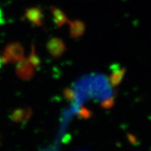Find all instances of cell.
<instances>
[{
  "label": "cell",
  "mask_w": 151,
  "mask_h": 151,
  "mask_svg": "<svg viewBox=\"0 0 151 151\" xmlns=\"http://www.w3.org/2000/svg\"><path fill=\"white\" fill-rule=\"evenodd\" d=\"M23 46L20 42H11L5 48L2 61L4 63H16L24 59Z\"/></svg>",
  "instance_id": "obj_2"
},
{
  "label": "cell",
  "mask_w": 151,
  "mask_h": 151,
  "mask_svg": "<svg viewBox=\"0 0 151 151\" xmlns=\"http://www.w3.org/2000/svg\"><path fill=\"white\" fill-rule=\"evenodd\" d=\"M126 73L125 68H121L119 65L111 66V73L109 76V81L113 87H116L120 84Z\"/></svg>",
  "instance_id": "obj_6"
},
{
  "label": "cell",
  "mask_w": 151,
  "mask_h": 151,
  "mask_svg": "<svg viewBox=\"0 0 151 151\" xmlns=\"http://www.w3.org/2000/svg\"><path fill=\"white\" fill-rule=\"evenodd\" d=\"M27 60H29L30 63L32 64L33 67L36 69V68H38L40 66V63H41V60H40V56L36 53V48H35V46L33 44L31 46V50H30V53L29 55Z\"/></svg>",
  "instance_id": "obj_10"
},
{
  "label": "cell",
  "mask_w": 151,
  "mask_h": 151,
  "mask_svg": "<svg viewBox=\"0 0 151 151\" xmlns=\"http://www.w3.org/2000/svg\"><path fill=\"white\" fill-rule=\"evenodd\" d=\"M78 115L83 119H89L92 116V112L86 108L82 107L78 112Z\"/></svg>",
  "instance_id": "obj_11"
},
{
  "label": "cell",
  "mask_w": 151,
  "mask_h": 151,
  "mask_svg": "<svg viewBox=\"0 0 151 151\" xmlns=\"http://www.w3.org/2000/svg\"><path fill=\"white\" fill-rule=\"evenodd\" d=\"M16 73L20 80H29L35 75V68L27 59L24 58L16 63Z\"/></svg>",
  "instance_id": "obj_4"
},
{
  "label": "cell",
  "mask_w": 151,
  "mask_h": 151,
  "mask_svg": "<svg viewBox=\"0 0 151 151\" xmlns=\"http://www.w3.org/2000/svg\"><path fill=\"white\" fill-rule=\"evenodd\" d=\"M24 17L29 22L36 26L44 25V15L42 11L37 7H32L26 10Z\"/></svg>",
  "instance_id": "obj_5"
},
{
  "label": "cell",
  "mask_w": 151,
  "mask_h": 151,
  "mask_svg": "<svg viewBox=\"0 0 151 151\" xmlns=\"http://www.w3.org/2000/svg\"><path fill=\"white\" fill-rule=\"evenodd\" d=\"M74 101L80 104L86 100L94 99L102 104L110 99H114L113 86L104 74L94 73L86 76L76 83L73 89Z\"/></svg>",
  "instance_id": "obj_1"
},
{
  "label": "cell",
  "mask_w": 151,
  "mask_h": 151,
  "mask_svg": "<svg viewBox=\"0 0 151 151\" xmlns=\"http://www.w3.org/2000/svg\"><path fill=\"white\" fill-rule=\"evenodd\" d=\"M70 25V36L73 39H78L84 35L86 32V26L85 22L80 19H75L69 22Z\"/></svg>",
  "instance_id": "obj_8"
},
{
  "label": "cell",
  "mask_w": 151,
  "mask_h": 151,
  "mask_svg": "<svg viewBox=\"0 0 151 151\" xmlns=\"http://www.w3.org/2000/svg\"><path fill=\"white\" fill-rule=\"evenodd\" d=\"M46 50L52 58L59 59L65 53L66 46L62 39L59 37H52L46 43Z\"/></svg>",
  "instance_id": "obj_3"
},
{
  "label": "cell",
  "mask_w": 151,
  "mask_h": 151,
  "mask_svg": "<svg viewBox=\"0 0 151 151\" xmlns=\"http://www.w3.org/2000/svg\"><path fill=\"white\" fill-rule=\"evenodd\" d=\"M52 19L57 28H60L66 24H69L70 20L68 19L65 12L57 7H51Z\"/></svg>",
  "instance_id": "obj_9"
},
{
  "label": "cell",
  "mask_w": 151,
  "mask_h": 151,
  "mask_svg": "<svg viewBox=\"0 0 151 151\" xmlns=\"http://www.w3.org/2000/svg\"><path fill=\"white\" fill-rule=\"evenodd\" d=\"M32 115V109L30 107L19 108L12 112L11 118L15 123H26L29 120Z\"/></svg>",
  "instance_id": "obj_7"
}]
</instances>
